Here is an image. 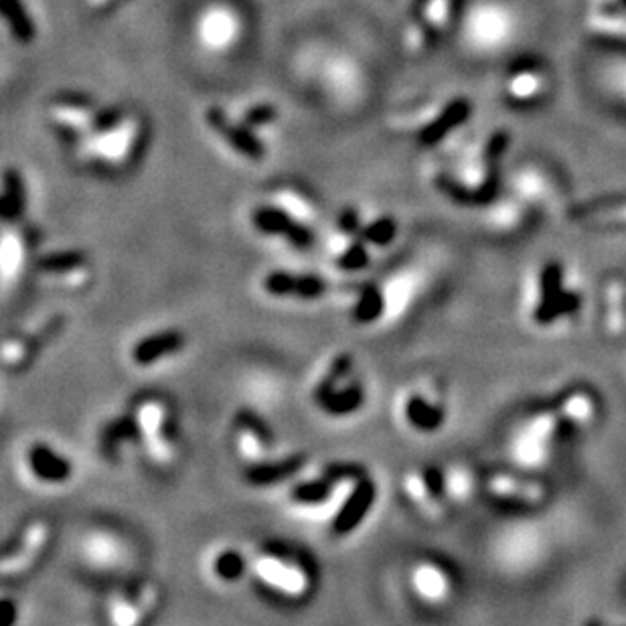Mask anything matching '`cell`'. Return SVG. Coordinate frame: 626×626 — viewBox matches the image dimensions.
Listing matches in <instances>:
<instances>
[{
  "label": "cell",
  "mask_w": 626,
  "mask_h": 626,
  "mask_svg": "<svg viewBox=\"0 0 626 626\" xmlns=\"http://www.w3.org/2000/svg\"><path fill=\"white\" fill-rule=\"evenodd\" d=\"M531 306V319L539 327H552L570 319L580 308V298L576 292L566 288L564 270L558 264L545 266L537 278Z\"/></svg>",
  "instance_id": "1"
},
{
  "label": "cell",
  "mask_w": 626,
  "mask_h": 626,
  "mask_svg": "<svg viewBox=\"0 0 626 626\" xmlns=\"http://www.w3.org/2000/svg\"><path fill=\"white\" fill-rule=\"evenodd\" d=\"M515 33V17L507 5L481 3L466 19V41L481 51L505 49Z\"/></svg>",
  "instance_id": "2"
},
{
  "label": "cell",
  "mask_w": 626,
  "mask_h": 626,
  "mask_svg": "<svg viewBox=\"0 0 626 626\" xmlns=\"http://www.w3.org/2000/svg\"><path fill=\"white\" fill-rule=\"evenodd\" d=\"M98 108L82 94H63L51 104V122L67 138L80 144L92 130Z\"/></svg>",
  "instance_id": "3"
},
{
  "label": "cell",
  "mask_w": 626,
  "mask_h": 626,
  "mask_svg": "<svg viewBox=\"0 0 626 626\" xmlns=\"http://www.w3.org/2000/svg\"><path fill=\"white\" fill-rule=\"evenodd\" d=\"M136 136H138L136 122L124 118L116 126L84 138L80 144H84V150L96 156L98 161L114 165L126 161V156L130 154L136 142Z\"/></svg>",
  "instance_id": "4"
},
{
  "label": "cell",
  "mask_w": 626,
  "mask_h": 626,
  "mask_svg": "<svg viewBox=\"0 0 626 626\" xmlns=\"http://www.w3.org/2000/svg\"><path fill=\"white\" fill-rule=\"evenodd\" d=\"M252 223L266 236H284L290 244L306 248L312 244V231L304 227L290 211L284 207L262 205L252 213Z\"/></svg>",
  "instance_id": "5"
},
{
  "label": "cell",
  "mask_w": 626,
  "mask_h": 626,
  "mask_svg": "<svg viewBox=\"0 0 626 626\" xmlns=\"http://www.w3.org/2000/svg\"><path fill=\"white\" fill-rule=\"evenodd\" d=\"M205 120H207L209 128H213L215 134L221 136L225 140V144H229L236 152L248 156L250 161H262L264 159V154H266L264 144L256 138L252 128H248L244 122L236 124L233 120H229L225 116V112L217 106L207 108Z\"/></svg>",
  "instance_id": "6"
},
{
  "label": "cell",
  "mask_w": 626,
  "mask_h": 626,
  "mask_svg": "<svg viewBox=\"0 0 626 626\" xmlns=\"http://www.w3.org/2000/svg\"><path fill=\"white\" fill-rule=\"evenodd\" d=\"M485 489L491 497L503 503L521 505V507H535L541 505L547 497V489L539 481L517 479L505 473H495L487 479Z\"/></svg>",
  "instance_id": "7"
},
{
  "label": "cell",
  "mask_w": 626,
  "mask_h": 626,
  "mask_svg": "<svg viewBox=\"0 0 626 626\" xmlns=\"http://www.w3.org/2000/svg\"><path fill=\"white\" fill-rule=\"evenodd\" d=\"M375 495H377L375 483H371L369 479H359L353 493L335 515L333 531L337 535H349L357 525H361V521L375 503Z\"/></svg>",
  "instance_id": "8"
},
{
  "label": "cell",
  "mask_w": 626,
  "mask_h": 626,
  "mask_svg": "<svg viewBox=\"0 0 626 626\" xmlns=\"http://www.w3.org/2000/svg\"><path fill=\"white\" fill-rule=\"evenodd\" d=\"M264 288L272 296L319 298L327 290V282L319 276H312V274L272 272L264 278Z\"/></svg>",
  "instance_id": "9"
},
{
  "label": "cell",
  "mask_w": 626,
  "mask_h": 626,
  "mask_svg": "<svg viewBox=\"0 0 626 626\" xmlns=\"http://www.w3.org/2000/svg\"><path fill=\"white\" fill-rule=\"evenodd\" d=\"M238 17L227 9H211L207 15H203L199 23V35L203 43L211 49H225L233 41H236L240 29H238Z\"/></svg>",
  "instance_id": "10"
},
{
  "label": "cell",
  "mask_w": 626,
  "mask_h": 626,
  "mask_svg": "<svg viewBox=\"0 0 626 626\" xmlns=\"http://www.w3.org/2000/svg\"><path fill=\"white\" fill-rule=\"evenodd\" d=\"M317 402L325 412H329L333 416H345V414H353L355 410L361 408L363 391L357 385H351V387L339 391L335 387V379L327 377L317 389Z\"/></svg>",
  "instance_id": "11"
},
{
  "label": "cell",
  "mask_w": 626,
  "mask_h": 626,
  "mask_svg": "<svg viewBox=\"0 0 626 626\" xmlns=\"http://www.w3.org/2000/svg\"><path fill=\"white\" fill-rule=\"evenodd\" d=\"M29 466L41 481L47 483H63L71 477V462L45 444L31 446Z\"/></svg>",
  "instance_id": "12"
},
{
  "label": "cell",
  "mask_w": 626,
  "mask_h": 626,
  "mask_svg": "<svg viewBox=\"0 0 626 626\" xmlns=\"http://www.w3.org/2000/svg\"><path fill=\"white\" fill-rule=\"evenodd\" d=\"M183 345H185V337L179 331L156 333V335L144 337L140 343H136L132 357L138 365H152L159 359H165V357L181 351Z\"/></svg>",
  "instance_id": "13"
},
{
  "label": "cell",
  "mask_w": 626,
  "mask_h": 626,
  "mask_svg": "<svg viewBox=\"0 0 626 626\" xmlns=\"http://www.w3.org/2000/svg\"><path fill=\"white\" fill-rule=\"evenodd\" d=\"M304 464L302 456H292L284 458L278 462H254L248 466L246 479L254 487H268L280 481H286L294 473H298Z\"/></svg>",
  "instance_id": "14"
},
{
  "label": "cell",
  "mask_w": 626,
  "mask_h": 626,
  "mask_svg": "<svg viewBox=\"0 0 626 626\" xmlns=\"http://www.w3.org/2000/svg\"><path fill=\"white\" fill-rule=\"evenodd\" d=\"M406 418L420 432H436L444 424V408L426 396L416 394L406 402Z\"/></svg>",
  "instance_id": "15"
},
{
  "label": "cell",
  "mask_w": 626,
  "mask_h": 626,
  "mask_svg": "<svg viewBox=\"0 0 626 626\" xmlns=\"http://www.w3.org/2000/svg\"><path fill=\"white\" fill-rule=\"evenodd\" d=\"M604 329L612 339L626 331V296L620 282H610L604 292Z\"/></svg>",
  "instance_id": "16"
},
{
  "label": "cell",
  "mask_w": 626,
  "mask_h": 626,
  "mask_svg": "<svg viewBox=\"0 0 626 626\" xmlns=\"http://www.w3.org/2000/svg\"><path fill=\"white\" fill-rule=\"evenodd\" d=\"M258 574L264 578L266 584L286 590V592H298L304 584L302 576L294 568H286L278 560L258 562Z\"/></svg>",
  "instance_id": "17"
},
{
  "label": "cell",
  "mask_w": 626,
  "mask_h": 626,
  "mask_svg": "<svg viewBox=\"0 0 626 626\" xmlns=\"http://www.w3.org/2000/svg\"><path fill=\"white\" fill-rule=\"evenodd\" d=\"M466 110H468L466 104L460 102V100H456V102H452L450 106H446L444 112H442L426 130H422L420 142H424V144H436L446 132H450L452 128H456V126L464 120Z\"/></svg>",
  "instance_id": "18"
},
{
  "label": "cell",
  "mask_w": 626,
  "mask_h": 626,
  "mask_svg": "<svg viewBox=\"0 0 626 626\" xmlns=\"http://www.w3.org/2000/svg\"><path fill=\"white\" fill-rule=\"evenodd\" d=\"M0 7H3V15L7 23L11 25L15 39H19L21 43H31L37 31H35V23L31 21L21 0H0Z\"/></svg>",
  "instance_id": "19"
},
{
  "label": "cell",
  "mask_w": 626,
  "mask_h": 626,
  "mask_svg": "<svg viewBox=\"0 0 626 626\" xmlns=\"http://www.w3.org/2000/svg\"><path fill=\"white\" fill-rule=\"evenodd\" d=\"M3 201H0V211H3V217L7 221L19 217L25 209V185L23 179L17 171H7L5 173V183H3Z\"/></svg>",
  "instance_id": "20"
},
{
  "label": "cell",
  "mask_w": 626,
  "mask_h": 626,
  "mask_svg": "<svg viewBox=\"0 0 626 626\" xmlns=\"http://www.w3.org/2000/svg\"><path fill=\"white\" fill-rule=\"evenodd\" d=\"M414 584L422 598L438 602L444 600L448 594V578L440 568L434 566H420L414 576Z\"/></svg>",
  "instance_id": "21"
},
{
  "label": "cell",
  "mask_w": 626,
  "mask_h": 626,
  "mask_svg": "<svg viewBox=\"0 0 626 626\" xmlns=\"http://www.w3.org/2000/svg\"><path fill=\"white\" fill-rule=\"evenodd\" d=\"M385 310V296L375 288V286H367L353 308V317L357 323H373L377 321Z\"/></svg>",
  "instance_id": "22"
},
{
  "label": "cell",
  "mask_w": 626,
  "mask_h": 626,
  "mask_svg": "<svg viewBox=\"0 0 626 626\" xmlns=\"http://www.w3.org/2000/svg\"><path fill=\"white\" fill-rule=\"evenodd\" d=\"M333 481L331 479H317L300 483L292 489V499L300 505H319L325 503L333 491Z\"/></svg>",
  "instance_id": "23"
},
{
  "label": "cell",
  "mask_w": 626,
  "mask_h": 626,
  "mask_svg": "<svg viewBox=\"0 0 626 626\" xmlns=\"http://www.w3.org/2000/svg\"><path fill=\"white\" fill-rule=\"evenodd\" d=\"M406 493L410 495V499L420 505L424 511H430V513H436V493L432 491L428 479L420 473H412L406 483Z\"/></svg>",
  "instance_id": "24"
},
{
  "label": "cell",
  "mask_w": 626,
  "mask_h": 626,
  "mask_svg": "<svg viewBox=\"0 0 626 626\" xmlns=\"http://www.w3.org/2000/svg\"><path fill=\"white\" fill-rule=\"evenodd\" d=\"M86 264V256L82 252H61V254H51L45 256L39 262V268L43 272H53V274H67L77 268H82Z\"/></svg>",
  "instance_id": "25"
},
{
  "label": "cell",
  "mask_w": 626,
  "mask_h": 626,
  "mask_svg": "<svg viewBox=\"0 0 626 626\" xmlns=\"http://www.w3.org/2000/svg\"><path fill=\"white\" fill-rule=\"evenodd\" d=\"M562 412H564V418L570 420V422H578V424H584L588 422L592 416H594V402L588 394H582V391H576V394H572L564 406H562Z\"/></svg>",
  "instance_id": "26"
},
{
  "label": "cell",
  "mask_w": 626,
  "mask_h": 626,
  "mask_svg": "<svg viewBox=\"0 0 626 626\" xmlns=\"http://www.w3.org/2000/svg\"><path fill=\"white\" fill-rule=\"evenodd\" d=\"M244 570H246V562L238 552H223L215 560V574L227 582L240 580Z\"/></svg>",
  "instance_id": "27"
},
{
  "label": "cell",
  "mask_w": 626,
  "mask_h": 626,
  "mask_svg": "<svg viewBox=\"0 0 626 626\" xmlns=\"http://www.w3.org/2000/svg\"><path fill=\"white\" fill-rule=\"evenodd\" d=\"M396 236V221L391 217H381L363 229V238L375 246H387Z\"/></svg>",
  "instance_id": "28"
},
{
  "label": "cell",
  "mask_w": 626,
  "mask_h": 626,
  "mask_svg": "<svg viewBox=\"0 0 626 626\" xmlns=\"http://www.w3.org/2000/svg\"><path fill=\"white\" fill-rule=\"evenodd\" d=\"M367 264H369V256H367V250L363 244H353L339 258V268L347 270V272H357V270L365 268Z\"/></svg>",
  "instance_id": "29"
},
{
  "label": "cell",
  "mask_w": 626,
  "mask_h": 626,
  "mask_svg": "<svg viewBox=\"0 0 626 626\" xmlns=\"http://www.w3.org/2000/svg\"><path fill=\"white\" fill-rule=\"evenodd\" d=\"M278 118V110L270 104H260V106H254L246 112L244 116V124L248 128H258V126H266V124H272L274 120Z\"/></svg>",
  "instance_id": "30"
},
{
  "label": "cell",
  "mask_w": 626,
  "mask_h": 626,
  "mask_svg": "<svg viewBox=\"0 0 626 626\" xmlns=\"http://www.w3.org/2000/svg\"><path fill=\"white\" fill-rule=\"evenodd\" d=\"M13 238H7L5 240V248H3V262H5V272L9 274L11 272V262L19 264L21 260V250H19V242H11Z\"/></svg>",
  "instance_id": "31"
},
{
  "label": "cell",
  "mask_w": 626,
  "mask_h": 626,
  "mask_svg": "<svg viewBox=\"0 0 626 626\" xmlns=\"http://www.w3.org/2000/svg\"><path fill=\"white\" fill-rule=\"evenodd\" d=\"M112 616L118 626H132L136 620V612L130 608V604H118Z\"/></svg>",
  "instance_id": "32"
},
{
  "label": "cell",
  "mask_w": 626,
  "mask_h": 626,
  "mask_svg": "<svg viewBox=\"0 0 626 626\" xmlns=\"http://www.w3.org/2000/svg\"><path fill=\"white\" fill-rule=\"evenodd\" d=\"M339 227H341L343 231H347V233L357 231V229H359V213H357L355 209L347 207V209L341 213V217H339Z\"/></svg>",
  "instance_id": "33"
},
{
  "label": "cell",
  "mask_w": 626,
  "mask_h": 626,
  "mask_svg": "<svg viewBox=\"0 0 626 626\" xmlns=\"http://www.w3.org/2000/svg\"><path fill=\"white\" fill-rule=\"evenodd\" d=\"M3 608H5L3 626H13V618H15V608H13V602H11V600H5V602H3Z\"/></svg>",
  "instance_id": "34"
},
{
  "label": "cell",
  "mask_w": 626,
  "mask_h": 626,
  "mask_svg": "<svg viewBox=\"0 0 626 626\" xmlns=\"http://www.w3.org/2000/svg\"><path fill=\"white\" fill-rule=\"evenodd\" d=\"M584 626H610V624H604V622H598V620H596V622H586Z\"/></svg>",
  "instance_id": "35"
}]
</instances>
